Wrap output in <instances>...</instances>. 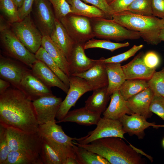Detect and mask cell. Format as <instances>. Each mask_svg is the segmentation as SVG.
<instances>
[{
  "label": "cell",
  "mask_w": 164,
  "mask_h": 164,
  "mask_svg": "<svg viewBox=\"0 0 164 164\" xmlns=\"http://www.w3.org/2000/svg\"><path fill=\"white\" fill-rule=\"evenodd\" d=\"M108 3L109 4L114 0H106Z\"/></svg>",
  "instance_id": "816d5d0a"
},
{
  "label": "cell",
  "mask_w": 164,
  "mask_h": 164,
  "mask_svg": "<svg viewBox=\"0 0 164 164\" xmlns=\"http://www.w3.org/2000/svg\"><path fill=\"white\" fill-rule=\"evenodd\" d=\"M96 125V128L89 132L86 135L79 138H75L74 141L80 144H86L95 140L107 137H118L125 139L124 137L125 133L119 120L101 118Z\"/></svg>",
  "instance_id": "30bf717a"
},
{
  "label": "cell",
  "mask_w": 164,
  "mask_h": 164,
  "mask_svg": "<svg viewBox=\"0 0 164 164\" xmlns=\"http://www.w3.org/2000/svg\"><path fill=\"white\" fill-rule=\"evenodd\" d=\"M134 0H114L109 5L114 13L127 11Z\"/></svg>",
  "instance_id": "ee69618b"
},
{
  "label": "cell",
  "mask_w": 164,
  "mask_h": 164,
  "mask_svg": "<svg viewBox=\"0 0 164 164\" xmlns=\"http://www.w3.org/2000/svg\"><path fill=\"white\" fill-rule=\"evenodd\" d=\"M108 84L107 91L110 96L119 89L126 80L122 66L120 63H106Z\"/></svg>",
  "instance_id": "484cf974"
},
{
  "label": "cell",
  "mask_w": 164,
  "mask_h": 164,
  "mask_svg": "<svg viewBox=\"0 0 164 164\" xmlns=\"http://www.w3.org/2000/svg\"><path fill=\"white\" fill-rule=\"evenodd\" d=\"M34 22L43 36H50L55 27L56 17L48 0H36L32 11Z\"/></svg>",
  "instance_id": "7c38bea8"
},
{
  "label": "cell",
  "mask_w": 164,
  "mask_h": 164,
  "mask_svg": "<svg viewBox=\"0 0 164 164\" xmlns=\"http://www.w3.org/2000/svg\"><path fill=\"white\" fill-rule=\"evenodd\" d=\"M38 131L42 137L62 156L65 161L68 158L76 159L73 142L75 138L67 135L61 126L56 124V122L39 125Z\"/></svg>",
  "instance_id": "277c9868"
},
{
  "label": "cell",
  "mask_w": 164,
  "mask_h": 164,
  "mask_svg": "<svg viewBox=\"0 0 164 164\" xmlns=\"http://www.w3.org/2000/svg\"><path fill=\"white\" fill-rule=\"evenodd\" d=\"M101 115L91 111L84 107L69 111L62 120L56 122H73L86 126L97 125L101 118Z\"/></svg>",
  "instance_id": "cb8c5ba5"
},
{
  "label": "cell",
  "mask_w": 164,
  "mask_h": 164,
  "mask_svg": "<svg viewBox=\"0 0 164 164\" xmlns=\"http://www.w3.org/2000/svg\"><path fill=\"white\" fill-rule=\"evenodd\" d=\"M22 63L0 55V76L13 87L19 89L20 83L25 74L30 69Z\"/></svg>",
  "instance_id": "5bb4252c"
},
{
  "label": "cell",
  "mask_w": 164,
  "mask_h": 164,
  "mask_svg": "<svg viewBox=\"0 0 164 164\" xmlns=\"http://www.w3.org/2000/svg\"><path fill=\"white\" fill-rule=\"evenodd\" d=\"M69 87L67 95L62 101L56 118L62 120L72 107L75 106L79 99L86 92L93 91V87L85 80L77 76L69 77Z\"/></svg>",
  "instance_id": "8fae6325"
},
{
  "label": "cell",
  "mask_w": 164,
  "mask_h": 164,
  "mask_svg": "<svg viewBox=\"0 0 164 164\" xmlns=\"http://www.w3.org/2000/svg\"><path fill=\"white\" fill-rule=\"evenodd\" d=\"M12 1L15 4L18 9L22 5L23 0H12Z\"/></svg>",
  "instance_id": "f907efd6"
},
{
  "label": "cell",
  "mask_w": 164,
  "mask_h": 164,
  "mask_svg": "<svg viewBox=\"0 0 164 164\" xmlns=\"http://www.w3.org/2000/svg\"><path fill=\"white\" fill-rule=\"evenodd\" d=\"M162 19L163 22L159 35V38L161 42L164 41V18Z\"/></svg>",
  "instance_id": "c3c4849f"
},
{
  "label": "cell",
  "mask_w": 164,
  "mask_h": 164,
  "mask_svg": "<svg viewBox=\"0 0 164 164\" xmlns=\"http://www.w3.org/2000/svg\"><path fill=\"white\" fill-rule=\"evenodd\" d=\"M52 5L56 18L60 20L72 11L66 0H48Z\"/></svg>",
  "instance_id": "ab89813d"
},
{
  "label": "cell",
  "mask_w": 164,
  "mask_h": 164,
  "mask_svg": "<svg viewBox=\"0 0 164 164\" xmlns=\"http://www.w3.org/2000/svg\"><path fill=\"white\" fill-rule=\"evenodd\" d=\"M1 45L8 56L31 68L37 60L34 54L29 51L9 28L0 31Z\"/></svg>",
  "instance_id": "52a82bcc"
},
{
  "label": "cell",
  "mask_w": 164,
  "mask_h": 164,
  "mask_svg": "<svg viewBox=\"0 0 164 164\" xmlns=\"http://www.w3.org/2000/svg\"><path fill=\"white\" fill-rule=\"evenodd\" d=\"M112 19L128 29L138 32L141 38L149 44L157 45L161 42L159 35L162 19L137 15L125 11L114 13Z\"/></svg>",
  "instance_id": "3957f363"
},
{
  "label": "cell",
  "mask_w": 164,
  "mask_h": 164,
  "mask_svg": "<svg viewBox=\"0 0 164 164\" xmlns=\"http://www.w3.org/2000/svg\"><path fill=\"white\" fill-rule=\"evenodd\" d=\"M11 150L7 139L6 128L0 124V164H4Z\"/></svg>",
  "instance_id": "f35d334b"
},
{
  "label": "cell",
  "mask_w": 164,
  "mask_h": 164,
  "mask_svg": "<svg viewBox=\"0 0 164 164\" xmlns=\"http://www.w3.org/2000/svg\"><path fill=\"white\" fill-rule=\"evenodd\" d=\"M10 83L2 78L0 79V94L6 91L10 87Z\"/></svg>",
  "instance_id": "7dc6e473"
},
{
  "label": "cell",
  "mask_w": 164,
  "mask_h": 164,
  "mask_svg": "<svg viewBox=\"0 0 164 164\" xmlns=\"http://www.w3.org/2000/svg\"><path fill=\"white\" fill-rule=\"evenodd\" d=\"M65 164H78V163L75 159L68 158L66 160Z\"/></svg>",
  "instance_id": "681fc988"
},
{
  "label": "cell",
  "mask_w": 164,
  "mask_h": 164,
  "mask_svg": "<svg viewBox=\"0 0 164 164\" xmlns=\"http://www.w3.org/2000/svg\"><path fill=\"white\" fill-rule=\"evenodd\" d=\"M84 43H75L67 59L70 75L84 72L94 65L97 60L91 59L86 55Z\"/></svg>",
  "instance_id": "9a60e30c"
},
{
  "label": "cell",
  "mask_w": 164,
  "mask_h": 164,
  "mask_svg": "<svg viewBox=\"0 0 164 164\" xmlns=\"http://www.w3.org/2000/svg\"><path fill=\"white\" fill-rule=\"evenodd\" d=\"M153 16L164 18V0H151Z\"/></svg>",
  "instance_id": "bcb514c9"
},
{
  "label": "cell",
  "mask_w": 164,
  "mask_h": 164,
  "mask_svg": "<svg viewBox=\"0 0 164 164\" xmlns=\"http://www.w3.org/2000/svg\"><path fill=\"white\" fill-rule=\"evenodd\" d=\"M147 82L154 95L164 97V67L160 71H155Z\"/></svg>",
  "instance_id": "d590c367"
},
{
  "label": "cell",
  "mask_w": 164,
  "mask_h": 164,
  "mask_svg": "<svg viewBox=\"0 0 164 164\" xmlns=\"http://www.w3.org/2000/svg\"><path fill=\"white\" fill-rule=\"evenodd\" d=\"M11 151H19L39 155L42 137L38 131L29 132L6 127Z\"/></svg>",
  "instance_id": "8992f818"
},
{
  "label": "cell",
  "mask_w": 164,
  "mask_h": 164,
  "mask_svg": "<svg viewBox=\"0 0 164 164\" xmlns=\"http://www.w3.org/2000/svg\"><path fill=\"white\" fill-rule=\"evenodd\" d=\"M94 37L116 41L135 40L141 38L137 32L128 29L112 19L102 18L90 19Z\"/></svg>",
  "instance_id": "5b68a950"
},
{
  "label": "cell",
  "mask_w": 164,
  "mask_h": 164,
  "mask_svg": "<svg viewBox=\"0 0 164 164\" xmlns=\"http://www.w3.org/2000/svg\"><path fill=\"white\" fill-rule=\"evenodd\" d=\"M108 106L103 113V117L113 120H119L125 114H134L128 107L125 100L119 90L110 95Z\"/></svg>",
  "instance_id": "7402d4cb"
},
{
  "label": "cell",
  "mask_w": 164,
  "mask_h": 164,
  "mask_svg": "<svg viewBox=\"0 0 164 164\" xmlns=\"http://www.w3.org/2000/svg\"><path fill=\"white\" fill-rule=\"evenodd\" d=\"M72 75L85 80L93 87V90L107 87L108 85L106 63L102 61L101 58L97 60V63L87 70Z\"/></svg>",
  "instance_id": "ffe728a7"
},
{
  "label": "cell",
  "mask_w": 164,
  "mask_h": 164,
  "mask_svg": "<svg viewBox=\"0 0 164 164\" xmlns=\"http://www.w3.org/2000/svg\"><path fill=\"white\" fill-rule=\"evenodd\" d=\"M143 56L142 53H140L128 63L122 66L126 80L140 79L148 81L151 77L156 69L149 68L145 64Z\"/></svg>",
  "instance_id": "ac0fdd59"
},
{
  "label": "cell",
  "mask_w": 164,
  "mask_h": 164,
  "mask_svg": "<svg viewBox=\"0 0 164 164\" xmlns=\"http://www.w3.org/2000/svg\"><path fill=\"white\" fill-rule=\"evenodd\" d=\"M72 11L71 14L82 16L90 19L102 18L112 19V17L106 14L98 8L87 5L81 0H66Z\"/></svg>",
  "instance_id": "d4e9b609"
},
{
  "label": "cell",
  "mask_w": 164,
  "mask_h": 164,
  "mask_svg": "<svg viewBox=\"0 0 164 164\" xmlns=\"http://www.w3.org/2000/svg\"><path fill=\"white\" fill-rule=\"evenodd\" d=\"M59 20L75 43H84L94 37L88 18L70 13Z\"/></svg>",
  "instance_id": "9c48e42d"
},
{
  "label": "cell",
  "mask_w": 164,
  "mask_h": 164,
  "mask_svg": "<svg viewBox=\"0 0 164 164\" xmlns=\"http://www.w3.org/2000/svg\"><path fill=\"white\" fill-rule=\"evenodd\" d=\"M118 137L101 138L90 143L82 144L73 141V143L100 155L111 164H143L146 163L131 145H128Z\"/></svg>",
  "instance_id": "7a4b0ae2"
},
{
  "label": "cell",
  "mask_w": 164,
  "mask_h": 164,
  "mask_svg": "<svg viewBox=\"0 0 164 164\" xmlns=\"http://www.w3.org/2000/svg\"><path fill=\"white\" fill-rule=\"evenodd\" d=\"M127 11L143 16H153L151 0H134Z\"/></svg>",
  "instance_id": "8d00e7d4"
},
{
  "label": "cell",
  "mask_w": 164,
  "mask_h": 164,
  "mask_svg": "<svg viewBox=\"0 0 164 164\" xmlns=\"http://www.w3.org/2000/svg\"><path fill=\"white\" fill-rule=\"evenodd\" d=\"M0 124L24 132L38 131L32 101L21 90L9 87L0 94Z\"/></svg>",
  "instance_id": "6da1fadb"
},
{
  "label": "cell",
  "mask_w": 164,
  "mask_h": 164,
  "mask_svg": "<svg viewBox=\"0 0 164 164\" xmlns=\"http://www.w3.org/2000/svg\"><path fill=\"white\" fill-rule=\"evenodd\" d=\"M149 109L164 121V97L154 95Z\"/></svg>",
  "instance_id": "60d3db41"
},
{
  "label": "cell",
  "mask_w": 164,
  "mask_h": 164,
  "mask_svg": "<svg viewBox=\"0 0 164 164\" xmlns=\"http://www.w3.org/2000/svg\"><path fill=\"white\" fill-rule=\"evenodd\" d=\"M42 46L69 77L70 76L67 60L60 50L51 39L50 36H43Z\"/></svg>",
  "instance_id": "83f0119b"
},
{
  "label": "cell",
  "mask_w": 164,
  "mask_h": 164,
  "mask_svg": "<svg viewBox=\"0 0 164 164\" xmlns=\"http://www.w3.org/2000/svg\"><path fill=\"white\" fill-rule=\"evenodd\" d=\"M4 164H42L39 155L30 152L11 151Z\"/></svg>",
  "instance_id": "1f68e13d"
},
{
  "label": "cell",
  "mask_w": 164,
  "mask_h": 164,
  "mask_svg": "<svg viewBox=\"0 0 164 164\" xmlns=\"http://www.w3.org/2000/svg\"><path fill=\"white\" fill-rule=\"evenodd\" d=\"M36 0H23L22 5L18 9L19 17L21 20L30 14Z\"/></svg>",
  "instance_id": "f6af8a7d"
},
{
  "label": "cell",
  "mask_w": 164,
  "mask_h": 164,
  "mask_svg": "<svg viewBox=\"0 0 164 164\" xmlns=\"http://www.w3.org/2000/svg\"><path fill=\"white\" fill-rule=\"evenodd\" d=\"M162 144L163 147L164 148V138H163L162 140Z\"/></svg>",
  "instance_id": "f5cc1de1"
},
{
  "label": "cell",
  "mask_w": 164,
  "mask_h": 164,
  "mask_svg": "<svg viewBox=\"0 0 164 164\" xmlns=\"http://www.w3.org/2000/svg\"><path fill=\"white\" fill-rule=\"evenodd\" d=\"M0 10L2 15L9 23L21 21L19 17L18 8L12 0H0Z\"/></svg>",
  "instance_id": "836d02e7"
},
{
  "label": "cell",
  "mask_w": 164,
  "mask_h": 164,
  "mask_svg": "<svg viewBox=\"0 0 164 164\" xmlns=\"http://www.w3.org/2000/svg\"><path fill=\"white\" fill-rule=\"evenodd\" d=\"M39 156L42 164H65V160L42 138Z\"/></svg>",
  "instance_id": "d6a6232c"
},
{
  "label": "cell",
  "mask_w": 164,
  "mask_h": 164,
  "mask_svg": "<svg viewBox=\"0 0 164 164\" xmlns=\"http://www.w3.org/2000/svg\"><path fill=\"white\" fill-rule=\"evenodd\" d=\"M50 36L67 60L75 43L60 20L56 18L55 28Z\"/></svg>",
  "instance_id": "603a6c76"
},
{
  "label": "cell",
  "mask_w": 164,
  "mask_h": 164,
  "mask_svg": "<svg viewBox=\"0 0 164 164\" xmlns=\"http://www.w3.org/2000/svg\"><path fill=\"white\" fill-rule=\"evenodd\" d=\"M19 89L23 91L32 101L42 96L52 94L50 88L35 76L31 69L23 76Z\"/></svg>",
  "instance_id": "e0dca14e"
},
{
  "label": "cell",
  "mask_w": 164,
  "mask_h": 164,
  "mask_svg": "<svg viewBox=\"0 0 164 164\" xmlns=\"http://www.w3.org/2000/svg\"><path fill=\"white\" fill-rule=\"evenodd\" d=\"M128 42L121 43H114L106 39H97L92 38L84 43L85 50L93 48H99L109 50L112 52L122 47L129 46Z\"/></svg>",
  "instance_id": "e575fe53"
},
{
  "label": "cell",
  "mask_w": 164,
  "mask_h": 164,
  "mask_svg": "<svg viewBox=\"0 0 164 164\" xmlns=\"http://www.w3.org/2000/svg\"><path fill=\"white\" fill-rule=\"evenodd\" d=\"M62 101L53 94L44 96L32 101L39 125L56 122L55 119Z\"/></svg>",
  "instance_id": "4fadbf2b"
},
{
  "label": "cell",
  "mask_w": 164,
  "mask_h": 164,
  "mask_svg": "<svg viewBox=\"0 0 164 164\" xmlns=\"http://www.w3.org/2000/svg\"><path fill=\"white\" fill-rule=\"evenodd\" d=\"M121 123L125 133L130 136L136 135L139 139H142L145 135L144 130L150 126L156 128L164 127V125H156L150 123L143 116L134 113L131 115L125 114L119 120Z\"/></svg>",
  "instance_id": "2e32d148"
},
{
  "label": "cell",
  "mask_w": 164,
  "mask_h": 164,
  "mask_svg": "<svg viewBox=\"0 0 164 164\" xmlns=\"http://www.w3.org/2000/svg\"><path fill=\"white\" fill-rule=\"evenodd\" d=\"M73 150L78 164H110L100 155L74 144Z\"/></svg>",
  "instance_id": "f546056e"
},
{
  "label": "cell",
  "mask_w": 164,
  "mask_h": 164,
  "mask_svg": "<svg viewBox=\"0 0 164 164\" xmlns=\"http://www.w3.org/2000/svg\"><path fill=\"white\" fill-rule=\"evenodd\" d=\"M143 59L145 64L151 69H156L160 63V60L159 56L153 51L148 52L144 55Z\"/></svg>",
  "instance_id": "b9f144b4"
},
{
  "label": "cell",
  "mask_w": 164,
  "mask_h": 164,
  "mask_svg": "<svg viewBox=\"0 0 164 164\" xmlns=\"http://www.w3.org/2000/svg\"><path fill=\"white\" fill-rule=\"evenodd\" d=\"M153 96L152 91L148 87L128 99L126 101V104L134 113L147 119L152 115L149 108Z\"/></svg>",
  "instance_id": "d6986e66"
},
{
  "label": "cell",
  "mask_w": 164,
  "mask_h": 164,
  "mask_svg": "<svg viewBox=\"0 0 164 164\" xmlns=\"http://www.w3.org/2000/svg\"><path fill=\"white\" fill-rule=\"evenodd\" d=\"M91 4L104 12L106 14L112 17L114 12L106 0H81Z\"/></svg>",
  "instance_id": "7bdbcfd3"
},
{
  "label": "cell",
  "mask_w": 164,
  "mask_h": 164,
  "mask_svg": "<svg viewBox=\"0 0 164 164\" xmlns=\"http://www.w3.org/2000/svg\"><path fill=\"white\" fill-rule=\"evenodd\" d=\"M107 87L93 90L92 94L85 101V107L89 111L101 114L106 109L110 99L107 91Z\"/></svg>",
  "instance_id": "4316f807"
},
{
  "label": "cell",
  "mask_w": 164,
  "mask_h": 164,
  "mask_svg": "<svg viewBox=\"0 0 164 164\" xmlns=\"http://www.w3.org/2000/svg\"><path fill=\"white\" fill-rule=\"evenodd\" d=\"M148 87L146 80L140 79L127 80L122 84L119 90L123 97L126 101Z\"/></svg>",
  "instance_id": "4dcf8cb0"
},
{
  "label": "cell",
  "mask_w": 164,
  "mask_h": 164,
  "mask_svg": "<svg viewBox=\"0 0 164 164\" xmlns=\"http://www.w3.org/2000/svg\"><path fill=\"white\" fill-rule=\"evenodd\" d=\"M143 45H135L127 51L120 54L105 59L101 57L102 61L104 63H120L126 60L131 57L133 56L139 50L143 48Z\"/></svg>",
  "instance_id": "74e56055"
},
{
  "label": "cell",
  "mask_w": 164,
  "mask_h": 164,
  "mask_svg": "<svg viewBox=\"0 0 164 164\" xmlns=\"http://www.w3.org/2000/svg\"><path fill=\"white\" fill-rule=\"evenodd\" d=\"M35 55L37 60L44 63L69 88V77L63 72L42 46L39 48Z\"/></svg>",
  "instance_id": "f1b7e54d"
},
{
  "label": "cell",
  "mask_w": 164,
  "mask_h": 164,
  "mask_svg": "<svg viewBox=\"0 0 164 164\" xmlns=\"http://www.w3.org/2000/svg\"><path fill=\"white\" fill-rule=\"evenodd\" d=\"M11 29L31 53H36L41 46L43 35L30 14L21 21L10 24Z\"/></svg>",
  "instance_id": "ba28073f"
},
{
  "label": "cell",
  "mask_w": 164,
  "mask_h": 164,
  "mask_svg": "<svg viewBox=\"0 0 164 164\" xmlns=\"http://www.w3.org/2000/svg\"><path fill=\"white\" fill-rule=\"evenodd\" d=\"M31 69L32 74L47 87H56L67 93L69 87L42 61L37 60Z\"/></svg>",
  "instance_id": "44dd1931"
}]
</instances>
